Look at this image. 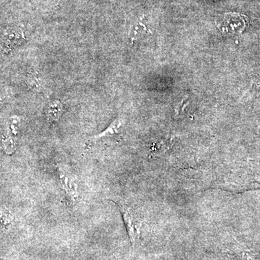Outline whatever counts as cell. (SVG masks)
I'll use <instances>...</instances> for the list:
<instances>
[{"label":"cell","instance_id":"6da1fadb","mask_svg":"<svg viewBox=\"0 0 260 260\" xmlns=\"http://www.w3.org/2000/svg\"><path fill=\"white\" fill-rule=\"evenodd\" d=\"M56 170L63 190L72 204L75 205L78 203L80 198L78 179L73 172L64 164H58L56 165Z\"/></svg>","mask_w":260,"mask_h":260},{"label":"cell","instance_id":"7a4b0ae2","mask_svg":"<svg viewBox=\"0 0 260 260\" xmlns=\"http://www.w3.org/2000/svg\"><path fill=\"white\" fill-rule=\"evenodd\" d=\"M115 203L120 210L126 231L129 234L130 241L133 246H134L137 241L139 239L140 230L143 224L142 218L133 208H130L123 202L115 201Z\"/></svg>","mask_w":260,"mask_h":260},{"label":"cell","instance_id":"3957f363","mask_svg":"<svg viewBox=\"0 0 260 260\" xmlns=\"http://www.w3.org/2000/svg\"><path fill=\"white\" fill-rule=\"evenodd\" d=\"M246 24L247 18L244 15L237 13H227L224 15L221 21L218 24V26L223 32L239 34L244 30Z\"/></svg>","mask_w":260,"mask_h":260},{"label":"cell","instance_id":"277c9868","mask_svg":"<svg viewBox=\"0 0 260 260\" xmlns=\"http://www.w3.org/2000/svg\"><path fill=\"white\" fill-rule=\"evenodd\" d=\"M62 111L61 103L58 101H53L48 105L47 111H46L48 121L51 124H55L60 119Z\"/></svg>","mask_w":260,"mask_h":260},{"label":"cell","instance_id":"5b68a950","mask_svg":"<svg viewBox=\"0 0 260 260\" xmlns=\"http://www.w3.org/2000/svg\"><path fill=\"white\" fill-rule=\"evenodd\" d=\"M121 126V121L119 119H116L113 121L112 124L109 126V127L107 129L104 130L103 133H101L100 135H97V136L94 137V140H99L103 137L107 136V135H112L116 134V133H119V129Z\"/></svg>","mask_w":260,"mask_h":260},{"label":"cell","instance_id":"8992f818","mask_svg":"<svg viewBox=\"0 0 260 260\" xmlns=\"http://www.w3.org/2000/svg\"><path fill=\"white\" fill-rule=\"evenodd\" d=\"M13 221V218L9 211L7 210L2 209L1 213V222L2 226L4 229H8L10 225H11L12 222Z\"/></svg>","mask_w":260,"mask_h":260},{"label":"cell","instance_id":"52a82bcc","mask_svg":"<svg viewBox=\"0 0 260 260\" xmlns=\"http://www.w3.org/2000/svg\"><path fill=\"white\" fill-rule=\"evenodd\" d=\"M27 83L32 89L38 88L39 87V82L36 75L34 74H30L29 75L28 79H27Z\"/></svg>","mask_w":260,"mask_h":260}]
</instances>
